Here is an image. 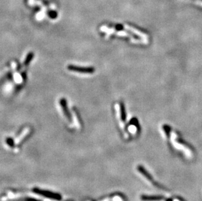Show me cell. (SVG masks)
I'll return each mask as SVG.
<instances>
[{
    "instance_id": "8992f818",
    "label": "cell",
    "mask_w": 202,
    "mask_h": 201,
    "mask_svg": "<svg viewBox=\"0 0 202 201\" xmlns=\"http://www.w3.org/2000/svg\"><path fill=\"white\" fill-rule=\"evenodd\" d=\"M124 27L126 29H127V30L131 31L132 32L135 33L136 35H138V36L144 39V40L147 42V39H148V36H147L146 34H145V33H142L141 31L138 30L137 29H135V28H134V27H132V26H128V25H125Z\"/></svg>"
},
{
    "instance_id": "3957f363",
    "label": "cell",
    "mask_w": 202,
    "mask_h": 201,
    "mask_svg": "<svg viewBox=\"0 0 202 201\" xmlns=\"http://www.w3.org/2000/svg\"><path fill=\"white\" fill-rule=\"evenodd\" d=\"M68 69L77 72H80V73H93L94 72V68H85V67L76 66L73 65H69L68 66Z\"/></svg>"
},
{
    "instance_id": "7a4b0ae2",
    "label": "cell",
    "mask_w": 202,
    "mask_h": 201,
    "mask_svg": "<svg viewBox=\"0 0 202 201\" xmlns=\"http://www.w3.org/2000/svg\"><path fill=\"white\" fill-rule=\"evenodd\" d=\"M32 191L34 193L41 195V196L44 197L47 199H50L52 200H58V201H60L62 199V195L58 193H54V192L50 191L44 190V189H41L39 188H37V187H35L33 189Z\"/></svg>"
},
{
    "instance_id": "6da1fadb",
    "label": "cell",
    "mask_w": 202,
    "mask_h": 201,
    "mask_svg": "<svg viewBox=\"0 0 202 201\" xmlns=\"http://www.w3.org/2000/svg\"><path fill=\"white\" fill-rule=\"evenodd\" d=\"M177 135H176V133L174 131H171L170 132V140L174 148L183 152V153L187 158H192V157L193 156L192 151L183 144L179 142V141H177Z\"/></svg>"
},
{
    "instance_id": "9c48e42d",
    "label": "cell",
    "mask_w": 202,
    "mask_h": 201,
    "mask_svg": "<svg viewBox=\"0 0 202 201\" xmlns=\"http://www.w3.org/2000/svg\"><path fill=\"white\" fill-rule=\"evenodd\" d=\"M14 201H41V200L33 197H22V198L14 199Z\"/></svg>"
},
{
    "instance_id": "5b68a950",
    "label": "cell",
    "mask_w": 202,
    "mask_h": 201,
    "mask_svg": "<svg viewBox=\"0 0 202 201\" xmlns=\"http://www.w3.org/2000/svg\"><path fill=\"white\" fill-rule=\"evenodd\" d=\"M60 105H61V107H62V108L63 109L64 114L65 116V117H66V118L69 121L72 120V118H71V114L69 113L68 108V106H67L66 100H65V99H60Z\"/></svg>"
},
{
    "instance_id": "277c9868",
    "label": "cell",
    "mask_w": 202,
    "mask_h": 201,
    "mask_svg": "<svg viewBox=\"0 0 202 201\" xmlns=\"http://www.w3.org/2000/svg\"><path fill=\"white\" fill-rule=\"evenodd\" d=\"M138 171L141 173V174L143 175L146 179L148 180V182H149L150 183H151L152 184H153V185H155V186H157V187H159L158 185H156V183L154 182L153 179H152V176L149 174V172H147L146 170H145V169L143 168V166H139L138 167Z\"/></svg>"
},
{
    "instance_id": "52a82bcc",
    "label": "cell",
    "mask_w": 202,
    "mask_h": 201,
    "mask_svg": "<svg viewBox=\"0 0 202 201\" xmlns=\"http://www.w3.org/2000/svg\"><path fill=\"white\" fill-rule=\"evenodd\" d=\"M141 199L144 201H162L164 200L162 197L153 196H142Z\"/></svg>"
},
{
    "instance_id": "30bf717a",
    "label": "cell",
    "mask_w": 202,
    "mask_h": 201,
    "mask_svg": "<svg viewBox=\"0 0 202 201\" xmlns=\"http://www.w3.org/2000/svg\"><path fill=\"white\" fill-rule=\"evenodd\" d=\"M129 130H130V132L134 134H134H136V133H137V128H136V127L134 125H131L129 128Z\"/></svg>"
},
{
    "instance_id": "8fae6325",
    "label": "cell",
    "mask_w": 202,
    "mask_h": 201,
    "mask_svg": "<svg viewBox=\"0 0 202 201\" xmlns=\"http://www.w3.org/2000/svg\"><path fill=\"white\" fill-rule=\"evenodd\" d=\"M173 201H181V200H179V199H174Z\"/></svg>"
},
{
    "instance_id": "ba28073f",
    "label": "cell",
    "mask_w": 202,
    "mask_h": 201,
    "mask_svg": "<svg viewBox=\"0 0 202 201\" xmlns=\"http://www.w3.org/2000/svg\"><path fill=\"white\" fill-rule=\"evenodd\" d=\"M33 58H34V53L33 52H30L28 55H27V56L26 58V59L24 61V66H27L28 65L30 61L32 60Z\"/></svg>"
}]
</instances>
